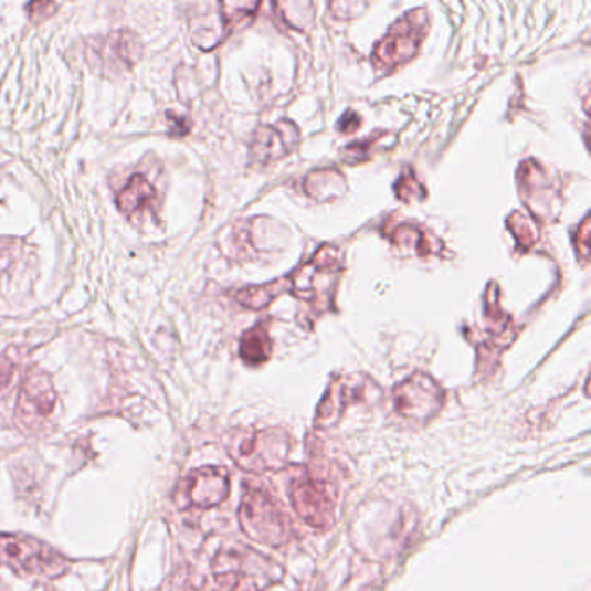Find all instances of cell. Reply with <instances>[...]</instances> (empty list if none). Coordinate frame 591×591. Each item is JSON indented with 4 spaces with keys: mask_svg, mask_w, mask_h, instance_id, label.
Wrapping results in <instances>:
<instances>
[{
    "mask_svg": "<svg viewBox=\"0 0 591 591\" xmlns=\"http://www.w3.org/2000/svg\"><path fill=\"white\" fill-rule=\"evenodd\" d=\"M238 520L250 539L266 547H285L294 535L291 517L282 503L262 487H246Z\"/></svg>",
    "mask_w": 591,
    "mask_h": 591,
    "instance_id": "1",
    "label": "cell"
},
{
    "mask_svg": "<svg viewBox=\"0 0 591 591\" xmlns=\"http://www.w3.org/2000/svg\"><path fill=\"white\" fill-rule=\"evenodd\" d=\"M271 355H273V342H271L266 323L255 325L254 328H250L243 334L242 340H240V358L245 365L258 367V365L270 361Z\"/></svg>",
    "mask_w": 591,
    "mask_h": 591,
    "instance_id": "17",
    "label": "cell"
},
{
    "mask_svg": "<svg viewBox=\"0 0 591 591\" xmlns=\"http://www.w3.org/2000/svg\"><path fill=\"white\" fill-rule=\"evenodd\" d=\"M300 133L292 122H279L273 127H258L255 130L254 141L250 154L261 166H267L271 161H278L279 158L291 154L292 149L298 145Z\"/></svg>",
    "mask_w": 591,
    "mask_h": 591,
    "instance_id": "12",
    "label": "cell"
},
{
    "mask_svg": "<svg viewBox=\"0 0 591 591\" xmlns=\"http://www.w3.org/2000/svg\"><path fill=\"white\" fill-rule=\"evenodd\" d=\"M230 472L222 467H201L181 481L178 502L181 508L219 507L230 496Z\"/></svg>",
    "mask_w": 591,
    "mask_h": 591,
    "instance_id": "10",
    "label": "cell"
},
{
    "mask_svg": "<svg viewBox=\"0 0 591 591\" xmlns=\"http://www.w3.org/2000/svg\"><path fill=\"white\" fill-rule=\"evenodd\" d=\"M27 9L30 12V20L42 21L56 11L57 4L56 2H32V4L27 6Z\"/></svg>",
    "mask_w": 591,
    "mask_h": 591,
    "instance_id": "24",
    "label": "cell"
},
{
    "mask_svg": "<svg viewBox=\"0 0 591 591\" xmlns=\"http://www.w3.org/2000/svg\"><path fill=\"white\" fill-rule=\"evenodd\" d=\"M576 252L580 255L581 261L588 262V254H590V218H584L578 228L574 240Z\"/></svg>",
    "mask_w": 591,
    "mask_h": 591,
    "instance_id": "23",
    "label": "cell"
},
{
    "mask_svg": "<svg viewBox=\"0 0 591 591\" xmlns=\"http://www.w3.org/2000/svg\"><path fill=\"white\" fill-rule=\"evenodd\" d=\"M304 190L316 201H331L342 197L346 179L335 169L314 170L304 181Z\"/></svg>",
    "mask_w": 591,
    "mask_h": 591,
    "instance_id": "18",
    "label": "cell"
},
{
    "mask_svg": "<svg viewBox=\"0 0 591 591\" xmlns=\"http://www.w3.org/2000/svg\"><path fill=\"white\" fill-rule=\"evenodd\" d=\"M157 191L141 173H134L117 197V207L125 215H134L154 203Z\"/></svg>",
    "mask_w": 591,
    "mask_h": 591,
    "instance_id": "16",
    "label": "cell"
},
{
    "mask_svg": "<svg viewBox=\"0 0 591 591\" xmlns=\"http://www.w3.org/2000/svg\"><path fill=\"white\" fill-rule=\"evenodd\" d=\"M359 124H361V118L356 113L347 112L342 120L338 122V130H342L344 134L355 133L359 129Z\"/></svg>",
    "mask_w": 591,
    "mask_h": 591,
    "instance_id": "25",
    "label": "cell"
},
{
    "mask_svg": "<svg viewBox=\"0 0 591 591\" xmlns=\"http://www.w3.org/2000/svg\"><path fill=\"white\" fill-rule=\"evenodd\" d=\"M380 398V389L373 380L365 374H344L338 377L328 387L325 398L321 399L316 413V426L330 429L342 416L346 408L358 402H373Z\"/></svg>",
    "mask_w": 591,
    "mask_h": 591,
    "instance_id": "9",
    "label": "cell"
},
{
    "mask_svg": "<svg viewBox=\"0 0 591 591\" xmlns=\"http://www.w3.org/2000/svg\"><path fill=\"white\" fill-rule=\"evenodd\" d=\"M392 399L399 422L423 426L431 423L443 408L444 391L431 374L419 371L394 387Z\"/></svg>",
    "mask_w": 591,
    "mask_h": 591,
    "instance_id": "8",
    "label": "cell"
},
{
    "mask_svg": "<svg viewBox=\"0 0 591 591\" xmlns=\"http://www.w3.org/2000/svg\"><path fill=\"white\" fill-rule=\"evenodd\" d=\"M56 399L51 377L41 370L30 371L21 386L17 404V416L21 425L30 431L42 425L56 408Z\"/></svg>",
    "mask_w": 591,
    "mask_h": 591,
    "instance_id": "11",
    "label": "cell"
},
{
    "mask_svg": "<svg viewBox=\"0 0 591 591\" xmlns=\"http://www.w3.org/2000/svg\"><path fill=\"white\" fill-rule=\"evenodd\" d=\"M0 563L18 574L56 580L70 571V560L41 539L0 535Z\"/></svg>",
    "mask_w": 591,
    "mask_h": 591,
    "instance_id": "4",
    "label": "cell"
},
{
    "mask_svg": "<svg viewBox=\"0 0 591 591\" xmlns=\"http://www.w3.org/2000/svg\"><path fill=\"white\" fill-rule=\"evenodd\" d=\"M257 2H219L194 6L191 14V36L198 48L210 49L221 44L240 24L255 17Z\"/></svg>",
    "mask_w": 591,
    "mask_h": 591,
    "instance_id": "7",
    "label": "cell"
},
{
    "mask_svg": "<svg viewBox=\"0 0 591 591\" xmlns=\"http://www.w3.org/2000/svg\"><path fill=\"white\" fill-rule=\"evenodd\" d=\"M230 456L238 467L250 474L279 471L291 456L292 439L285 429H246L230 439Z\"/></svg>",
    "mask_w": 591,
    "mask_h": 591,
    "instance_id": "2",
    "label": "cell"
},
{
    "mask_svg": "<svg viewBox=\"0 0 591 591\" xmlns=\"http://www.w3.org/2000/svg\"><path fill=\"white\" fill-rule=\"evenodd\" d=\"M507 228L514 234L520 252H529L539 240V228L536 219L526 212H514L507 221Z\"/></svg>",
    "mask_w": 591,
    "mask_h": 591,
    "instance_id": "21",
    "label": "cell"
},
{
    "mask_svg": "<svg viewBox=\"0 0 591 591\" xmlns=\"http://www.w3.org/2000/svg\"><path fill=\"white\" fill-rule=\"evenodd\" d=\"M12 374H14V365L9 359L0 358V392L9 386Z\"/></svg>",
    "mask_w": 591,
    "mask_h": 591,
    "instance_id": "26",
    "label": "cell"
},
{
    "mask_svg": "<svg viewBox=\"0 0 591 591\" xmlns=\"http://www.w3.org/2000/svg\"><path fill=\"white\" fill-rule=\"evenodd\" d=\"M103 70H127L141 56V42L136 33L118 30L101 39L93 51Z\"/></svg>",
    "mask_w": 591,
    "mask_h": 591,
    "instance_id": "14",
    "label": "cell"
},
{
    "mask_svg": "<svg viewBox=\"0 0 591 591\" xmlns=\"http://www.w3.org/2000/svg\"><path fill=\"white\" fill-rule=\"evenodd\" d=\"M167 118H169L170 124H173V127H178V136H186L190 133V124L184 118L176 117L172 112L167 113Z\"/></svg>",
    "mask_w": 591,
    "mask_h": 591,
    "instance_id": "27",
    "label": "cell"
},
{
    "mask_svg": "<svg viewBox=\"0 0 591 591\" xmlns=\"http://www.w3.org/2000/svg\"><path fill=\"white\" fill-rule=\"evenodd\" d=\"M387 238L398 246L399 250H408L416 255H429L437 252L441 243L435 242L432 234L414 224H398L391 231H387Z\"/></svg>",
    "mask_w": 591,
    "mask_h": 591,
    "instance_id": "15",
    "label": "cell"
},
{
    "mask_svg": "<svg viewBox=\"0 0 591 591\" xmlns=\"http://www.w3.org/2000/svg\"><path fill=\"white\" fill-rule=\"evenodd\" d=\"M286 291H291V278L276 279L261 286H249L238 292L234 298L246 309H266L271 302L276 300Z\"/></svg>",
    "mask_w": 591,
    "mask_h": 591,
    "instance_id": "19",
    "label": "cell"
},
{
    "mask_svg": "<svg viewBox=\"0 0 591 591\" xmlns=\"http://www.w3.org/2000/svg\"><path fill=\"white\" fill-rule=\"evenodd\" d=\"M429 30V14L425 9L407 12L392 24L382 41L374 45L371 63L380 73H391L407 65L419 53L420 45Z\"/></svg>",
    "mask_w": 591,
    "mask_h": 591,
    "instance_id": "5",
    "label": "cell"
},
{
    "mask_svg": "<svg viewBox=\"0 0 591 591\" xmlns=\"http://www.w3.org/2000/svg\"><path fill=\"white\" fill-rule=\"evenodd\" d=\"M291 499L294 510L307 526L319 531L334 527L338 505V486L334 481L302 472L292 481Z\"/></svg>",
    "mask_w": 591,
    "mask_h": 591,
    "instance_id": "6",
    "label": "cell"
},
{
    "mask_svg": "<svg viewBox=\"0 0 591 591\" xmlns=\"http://www.w3.org/2000/svg\"><path fill=\"white\" fill-rule=\"evenodd\" d=\"M213 571L218 583L213 591H261L254 576L243 574L240 568L231 566L222 553L215 559Z\"/></svg>",
    "mask_w": 591,
    "mask_h": 591,
    "instance_id": "20",
    "label": "cell"
},
{
    "mask_svg": "<svg viewBox=\"0 0 591 591\" xmlns=\"http://www.w3.org/2000/svg\"><path fill=\"white\" fill-rule=\"evenodd\" d=\"M342 270L340 250L334 245H323L307 264L288 276L291 292L300 300L309 302L318 313H325L334 306L335 291Z\"/></svg>",
    "mask_w": 591,
    "mask_h": 591,
    "instance_id": "3",
    "label": "cell"
},
{
    "mask_svg": "<svg viewBox=\"0 0 591 591\" xmlns=\"http://www.w3.org/2000/svg\"><path fill=\"white\" fill-rule=\"evenodd\" d=\"M395 194H398L399 200L410 203V201L423 200L426 197V191L420 184L413 170H404L401 178H399L398 184H395Z\"/></svg>",
    "mask_w": 591,
    "mask_h": 591,
    "instance_id": "22",
    "label": "cell"
},
{
    "mask_svg": "<svg viewBox=\"0 0 591 591\" xmlns=\"http://www.w3.org/2000/svg\"><path fill=\"white\" fill-rule=\"evenodd\" d=\"M517 179H519L520 193L529 210L535 215L538 213L539 218H548L551 200L557 193L547 170L535 160H527L520 166Z\"/></svg>",
    "mask_w": 591,
    "mask_h": 591,
    "instance_id": "13",
    "label": "cell"
}]
</instances>
